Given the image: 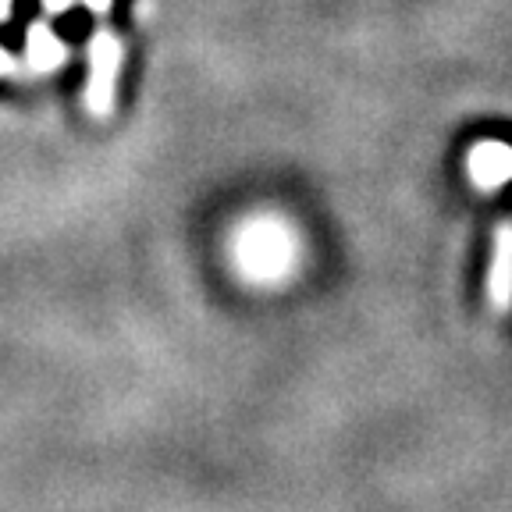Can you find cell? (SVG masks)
Listing matches in <instances>:
<instances>
[{
  "label": "cell",
  "instance_id": "obj_1",
  "mask_svg": "<svg viewBox=\"0 0 512 512\" xmlns=\"http://www.w3.org/2000/svg\"><path fill=\"white\" fill-rule=\"evenodd\" d=\"M466 168L477 189H502L512 182V146L502 139H480L466 157Z\"/></svg>",
  "mask_w": 512,
  "mask_h": 512
},
{
  "label": "cell",
  "instance_id": "obj_2",
  "mask_svg": "<svg viewBox=\"0 0 512 512\" xmlns=\"http://www.w3.org/2000/svg\"><path fill=\"white\" fill-rule=\"evenodd\" d=\"M488 299L495 310L512 306V224H498L495 232V256L488 271Z\"/></svg>",
  "mask_w": 512,
  "mask_h": 512
},
{
  "label": "cell",
  "instance_id": "obj_3",
  "mask_svg": "<svg viewBox=\"0 0 512 512\" xmlns=\"http://www.w3.org/2000/svg\"><path fill=\"white\" fill-rule=\"evenodd\" d=\"M114 72H118V43L111 36H96L93 43V79H89V104L104 114L111 107Z\"/></svg>",
  "mask_w": 512,
  "mask_h": 512
},
{
  "label": "cell",
  "instance_id": "obj_4",
  "mask_svg": "<svg viewBox=\"0 0 512 512\" xmlns=\"http://www.w3.org/2000/svg\"><path fill=\"white\" fill-rule=\"evenodd\" d=\"M285 239H281L278 232H256L253 239H249L246 253H249V264L256 267V271H271V267H281V260H285Z\"/></svg>",
  "mask_w": 512,
  "mask_h": 512
},
{
  "label": "cell",
  "instance_id": "obj_5",
  "mask_svg": "<svg viewBox=\"0 0 512 512\" xmlns=\"http://www.w3.org/2000/svg\"><path fill=\"white\" fill-rule=\"evenodd\" d=\"M54 36L64 43H86L93 36V11L86 8H64L61 15L54 18Z\"/></svg>",
  "mask_w": 512,
  "mask_h": 512
},
{
  "label": "cell",
  "instance_id": "obj_6",
  "mask_svg": "<svg viewBox=\"0 0 512 512\" xmlns=\"http://www.w3.org/2000/svg\"><path fill=\"white\" fill-rule=\"evenodd\" d=\"M32 57H36V64L40 68H50V64L61 57V50H57V36H47L43 29H32Z\"/></svg>",
  "mask_w": 512,
  "mask_h": 512
},
{
  "label": "cell",
  "instance_id": "obj_7",
  "mask_svg": "<svg viewBox=\"0 0 512 512\" xmlns=\"http://www.w3.org/2000/svg\"><path fill=\"white\" fill-rule=\"evenodd\" d=\"M25 43H29V29L22 22H4L0 25V50H8V54H22Z\"/></svg>",
  "mask_w": 512,
  "mask_h": 512
},
{
  "label": "cell",
  "instance_id": "obj_8",
  "mask_svg": "<svg viewBox=\"0 0 512 512\" xmlns=\"http://www.w3.org/2000/svg\"><path fill=\"white\" fill-rule=\"evenodd\" d=\"M40 8H43V0H11V18L29 29V25L36 22V15H40Z\"/></svg>",
  "mask_w": 512,
  "mask_h": 512
},
{
  "label": "cell",
  "instance_id": "obj_9",
  "mask_svg": "<svg viewBox=\"0 0 512 512\" xmlns=\"http://www.w3.org/2000/svg\"><path fill=\"white\" fill-rule=\"evenodd\" d=\"M114 18H118V22H125V18H128V0H114Z\"/></svg>",
  "mask_w": 512,
  "mask_h": 512
},
{
  "label": "cell",
  "instance_id": "obj_10",
  "mask_svg": "<svg viewBox=\"0 0 512 512\" xmlns=\"http://www.w3.org/2000/svg\"><path fill=\"white\" fill-rule=\"evenodd\" d=\"M47 4H50L54 11H57V8H68V0H47Z\"/></svg>",
  "mask_w": 512,
  "mask_h": 512
},
{
  "label": "cell",
  "instance_id": "obj_11",
  "mask_svg": "<svg viewBox=\"0 0 512 512\" xmlns=\"http://www.w3.org/2000/svg\"><path fill=\"white\" fill-rule=\"evenodd\" d=\"M89 4H93V8H104V4H107V0H89Z\"/></svg>",
  "mask_w": 512,
  "mask_h": 512
},
{
  "label": "cell",
  "instance_id": "obj_12",
  "mask_svg": "<svg viewBox=\"0 0 512 512\" xmlns=\"http://www.w3.org/2000/svg\"><path fill=\"white\" fill-rule=\"evenodd\" d=\"M0 4H11V0H0Z\"/></svg>",
  "mask_w": 512,
  "mask_h": 512
}]
</instances>
